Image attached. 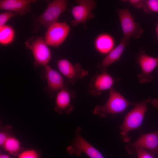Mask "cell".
<instances>
[{
    "mask_svg": "<svg viewBox=\"0 0 158 158\" xmlns=\"http://www.w3.org/2000/svg\"><path fill=\"white\" fill-rule=\"evenodd\" d=\"M0 158H11L9 156L5 154H1L0 156Z\"/></svg>",
    "mask_w": 158,
    "mask_h": 158,
    "instance_id": "cell-27",
    "label": "cell"
},
{
    "mask_svg": "<svg viewBox=\"0 0 158 158\" xmlns=\"http://www.w3.org/2000/svg\"><path fill=\"white\" fill-rule=\"evenodd\" d=\"M17 158H39V155L35 150L28 149L20 153Z\"/></svg>",
    "mask_w": 158,
    "mask_h": 158,
    "instance_id": "cell-22",
    "label": "cell"
},
{
    "mask_svg": "<svg viewBox=\"0 0 158 158\" xmlns=\"http://www.w3.org/2000/svg\"><path fill=\"white\" fill-rule=\"evenodd\" d=\"M119 79L113 77L107 71L95 75L88 85V92L92 95H100L103 91L109 90Z\"/></svg>",
    "mask_w": 158,
    "mask_h": 158,
    "instance_id": "cell-12",
    "label": "cell"
},
{
    "mask_svg": "<svg viewBox=\"0 0 158 158\" xmlns=\"http://www.w3.org/2000/svg\"><path fill=\"white\" fill-rule=\"evenodd\" d=\"M120 21L123 37L129 39L130 37L139 38L143 30L139 24L135 22L128 8L117 10Z\"/></svg>",
    "mask_w": 158,
    "mask_h": 158,
    "instance_id": "cell-8",
    "label": "cell"
},
{
    "mask_svg": "<svg viewBox=\"0 0 158 158\" xmlns=\"http://www.w3.org/2000/svg\"><path fill=\"white\" fill-rule=\"evenodd\" d=\"M142 8L147 13H158V0H144Z\"/></svg>",
    "mask_w": 158,
    "mask_h": 158,
    "instance_id": "cell-20",
    "label": "cell"
},
{
    "mask_svg": "<svg viewBox=\"0 0 158 158\" xmlns=\"http://www.w3.org/2000/svg\"><path fill=\"white\" fill-rule=\"evenodd\" d=\"M68 84L66 82L64 86L56 95L54 109L59 114L63 112L69 114L74 109L71 101L75 97L76 94L74 90L68 87Z\"/></svg>",
    "mask_w": 158,
    "mask_h": 158,
    "instance_id": "cell-14",
    "label": "cell"
},
{
    "mask_svg": "<svg viewBox=\"0 0 158 158\" xmlns=\"http://www.w3.org/2000/svg\"><path fill=\"white\" fill-rule=\"evenodd\" d=\"M156 32L157 35V40H158V22L157 23L156 28Z\"/></svg>",
    "mask_w": 158,
    "mask_h": 158,
    "instance_id": "cell-28",
    "label": "cell"
},
{
    "mask_svg": "<svg viewBox=\"0 0 158 158\" xmlns=\"http://www.w3.org/2000/svg\"><path fill=\"white\" fill-rule=\"evenodd\" d=\"M150 101V98H148L137 103L124 118L119 128L121 131V137L124 142H128L130 141V137L128 134L130 131L138 129L140 126L147 110V105Z\"/></svg>",
    "mask_w": 158,
    "mask_h": 158,
    "instance_id": "cell-1",
    "label": "cell"
},
{
    "mask_svg": "<svg viewBox=\"0 0 158 158\" xmlns=\"http://www.w3.org/2000/svg\"><path fill=\"white\" fill-rule=\"evenodd\" d=\"M78 5L73 7L71 13L74 19L71 22L72 25L75 26L82 23L85 26L86 21L93 18L94 15L92 10L96 6V3L93 0H78L75 1Z\"/></svg>",
    "mask_w": 158,
    "mask_h": 158,
    "instance_id": "cell-11",
    "label": "cell"
},
{
    "mask_svg": "<svg viewBox=\"0 0 158 158\" xmlns=\"http://www.w3.org/2000/svg\"><path fill=\"white\" fill-rule=\"evenodd\" d=\"M2 146L6 151L12 154L18 153L21 147L19 141L12 136H8Z\"/></svg>",
    "mask_w": 158,
    "mask_h": 158,
    "instance_id": "cell-19",
    "label": "cell"
},
{
    "mask_svg": "<svg viewBox=\"0 0 158 158\" xmlns=\"http://www.w3.org/2000/svg\"><path fill=\"white\" fill-rule=\"evenodd\" d=\"M109 97L104 105H97L93 113L103 118L108 115L121 113L130 105L134 106L136 102H131L112 87L109 90Z\"/></svg>",
    "mask_w": 158,
    "mask_h": 158,
    "instance_id": "cell-2",
    "label": "cell"
},
{
    "mask_svg": "<svg viewBox=\"0 0 158 158\" xmlns=\"http://www.w3.org/2000/svg\"><path fill=\"white\" fill-rule=\"evenodd\" d=\"M14 29L10 25H5L0 27V43L6 46L12 43L15 38Z\"/></svg>",
    "mask_w": 158,
    "mask_h": 158,
    "instance_id": "cell-18",
    "label": "cell"
},
{
    "mask_svg": "<svg viewBox=\"0 0 158 158\" xmlns=\"http://www.w3.org/2000/svg\"><path fill=\"white\" fill-rule=\"evenodd\" d=\"M138 60L141 70V73L137 75L139 81L142 83L151 82L153 79L151 74L156 67H158V58L149 56L142 51L138 56Z\"/></svg>",
    "mask_w": 158,
    "mask_h": 158,
    "instance_id": "cell-13",
    "label": "cell"
},
{
    "mask_svg": "<svg viewBox=\"0 0 158 158\" xmlns=\"http://www.w3.org/2000/svg\"><path fill=\"white\" fill-rule=\"evenodd\" d=\"M135 152L138 158H154V155L153 153L144 149L137 148Z\"/></svg>",
    "mask_w": 158,
    "mask_h": 158,
    "instance_id": "cell-23",
    "label": "cell"
},
{
    "mask_svg": "<svg viewBox=\"0 0 158 158\" xmlns=\"http://www.w3.org/2000/svg\"><path fill=\"white\" fill-rule=\"evenodd\" d=\"M8 136L4 132L0 133V145L2 146Z\"/></svg>",
    "mask_w": 158,
    "mask_h": 158,
    "instance_id": "cell-25",
    "label": "cell"
},
{
    "mask_svg": "<svg viewBox=\"0 0 158 158\" xmlns=\"http://www.w3.org/2000/svg\"><path fill=\"white\" fill-rule=\"evenodd\" d=\"M68 2L66 0H54L50 2L38 18L39 24L47 29L57 22L60 15L66 10Z\"/></svg>",
    "mask_w": 158,
    "mask_h": 158,
    "instance_id": "cell-5",
    "label": "cell"
},
{
    "mask_svg": "<svg viewBox=\"0 0 158 158\" xmlns=\"http://www.w3.org/2000/svg\"><path fill=\"white\" fill-rule=\"evenodd\" d=\"M129 39L123 37L120 43L97 64V67L100 72L107 71V68L108 66L119 60L125 48L128 44Z\"/></svg>",
    "mask_w": 158,
    "mask_h": 158,
    "instance_id": "cell-15",
    "label": "cell"
},
{
    "mask_svg": "<svg viewBox=\"0 0 158 158\" xmlns=\"http://www.w3.org/2000/svg\"><path fill=\"white\" fill-rule=\"evenodd\" d=\"M44 37L47 44L57 47L62 44L67 37L70 28L66 22L57 21L47 29Z\"/></svg>",
    "mask_w": 158,
    "mask_h": 158,
    "instance_id": "cell-7",
    "label": "cell"
},
{
    "mask_svg": "<svg viewBox=\"0 0 158 158\" xmlns=\"http://www.w3.org/2000/svg\"><path fill=\"white\" fill-rule=\"evenodd\" d=\"M16 13L14 12L7 11L0 14V27L6 24L7 22L12 17L15 16Z\"/></svg>",
    "mask_w": 158,
    "mask_h": 158,
    "instance_id": "cell-21",
    "label": "cell"
},
{
    "mask_svg": "<svg viewBox=\"0 0 158 158\" xmlns=\"http://www.w3.org/2000/svg\"><path fill=\"white\" fill-rule=\"evenodd\" d=\"M138 148L149 150L154 155L158 154V130L153 132L141 133L135 141L128 143L126 147L128 153L132 155Z\"/></svg>",
    "mask_w": 158,
    "mask_h": 158,
    "instance_id": "cell-6",
    "label": "cell"
},
{
    "mask_svg": "<svg viewBox=\"0 0 158 158\" xmlns=\"http://www.w3.org/2000/svg\"><path fill=\"white\" fill-rule=\"evenodd\" d=\"M36 1L35 0H1L0 9L23 15L30 11L31 3Z\"/></svg>",
    "mask_w": 158,
    "mask_h": 158,
    "instance_id": "cell-16",
    "label": "cell"
},
{
    "mask_svg": "<svg viewBox=\"0 0 158 158\" xmlns=\"http://www.w3.org/2000/svg\"><path fill=\"white\" fill-rule=\"evenodd\" d=\"M81 130L80 128H77L72 144L66 148L67 152L70 154L77 156H80L83 152L90 158H104L99 151L82 136Z\"/></svg>",
    "mask_w": 158,
    "mask_h": 158,
    "instance_id": "cell-4",
    "label": "cell"
},
{
    "mask_svg": "<svg viewBox=\"0 0 158 158\" xmlns=\"http://www.w3.org/2000/svg\"><path fill=\"white\" fill-rule=\"evenodd\" d=\"M56 62L61 73L67 79L68 84L74 85L88 74V71L83 69L79 63L73 64L66 59H60Z\"/></svg>",
    "mask_w": 158,
    "mask_h": 158,
    "instance_id": "cell-10",
    "label": "cell"
},
{
    "mask_svg": "<svg viewBox=\"0 0 158 158\" xmlns=\"http://www.w3.org/2000/svg\"><path fill=\"white\" fill-rule=\"evenodd\" d=\"M151 103L154 107L158 109V98L153 99Z\"/></svg>",
    "mask_w": 158,
    "mask_h": 158,
    "instance_id": "cell-26",
    "label": "cell"
},
{
    "mask_svg": "<svg viewBox=\"0 0 158 158\" xmlns=\"http://www.w3.org/2000/svg\"><path fill=\"white\" fill-rule=\"evenodd\" d=\"M25 47L32 52L36 68L47 65L51 59V54L44 37L32 36L25 42Z\"/></svg>",
    "mask_w": 158,
    "mask_h": 158,
    "instance_id": "cell-3",
    "label": "cell"
},
{
    "mask_svg": "<svg viewBox=\"0 0 158 158\" xmlns=\"http://www.w3.org/2000/svg\"><path fill=\"white\" fill-rule=\"evenodd\" d=\"M128 1L133 6L138 8H142L144 2V0H129Z\"/></svg>",
    "mask_w": 158,
    "mask_h": 158,
    "instance_id": "cell-24",
    "label": "cell"
},
{
    "mask_svg": "<svg viewBox=\"0 0 158 158\" xmlns=\"http://www.w3.org/2000/svg\"><path fill=\"white\" fill-rule=\"evenodd\" d=\"M41 78L46 80L47 85L44 90L51 97L56 95L66 84L61 75L48 65L42 69Z\"/></svg>",
    "mask_w": 158,
    "mask_h": 158,
    "instance_id": "cell-9",
    "label": "cell"
},
{
    "mask_svg": "<svg viewBox=\"0 0 158 158\" xmlns=\"http://www.w3.org/2000/svg\"><path fill=\"white\" fill-rule=\"evenodd\" d=\"M115 41L113 37L109 34L102 33L95 38L94 46L95 50L101 54H108L114 47Z\"/></svg>",
    "mask_w": 158,
    "mask_h": 158,
    "instance_id": "cell-17",
    "label": "cell"
}]
</instances>
